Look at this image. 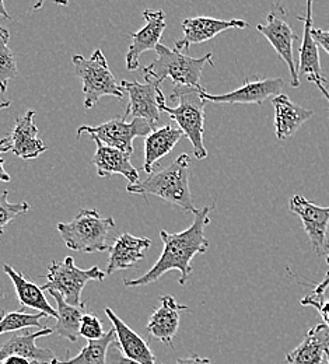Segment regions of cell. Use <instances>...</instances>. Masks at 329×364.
I'll return each instance as SVG.
<instances>
[{
    "label": "cell",
    "mask_w": 329,
    "mask_h": 364,
    "mask_svg": "<svg viewBox=\"0 0 329 364\" xmlns=\"http://www.w3.org/2000/svg\"><path fill=\"white\" fill-rule=\"evenodd\" d=\"M10 150H11V137L7 136L4 139H0V181L1 182L11 181V177L7 174V171L3 167L4 160L1 159V154L7 153Z\"/></svg>",
    "instance_id": "836d02e7"
},
{
    "label": "cell",
    "mask_w": 329,
    "mask_h": 364,
    "mask_svg": "<svg viewBox=\"0 0 329 364\" xmlns=\"http://www.w3.org/2000/svg\"><path fill=\"white\" fill-rule=\"evenodd\" d=\"M327 258V262H328L329 265V252L328 255L325 257ZM329 289V271L325 274V277H324V280L321 282V283H318L317 286H315V289H314V291L311 293V296L313 297H315V299H324V293L327 291Z\"/></svg>",
    "instance_id": "d590c367"
},
{
    "label": "cell",
    "mask_w": 329,
    "mask_h": 364,
    "mask_svg": "<svg viewBox=\"0 0 329 364\" xmlns=\"http://www.w3.org/2000/svg\"><path fill=\"white\" fill-rule=\"evenodd\" d=\"M47 1H52V3H56L59 6H68L69 4V0H38L36 4H34V10H40Z\"/></svg>",
    "instance_id": "f35d334b"
},
{
    "label": "cell",
    "mask_w": 329,
    "mask_h": 364,
    "mask_svg": "<svg viewBox=\"0 0 329 364\" xmlns=\"http://www.w3.org/2000/svg\"><path fill=\"white\" fill-rule=\"evenodd\" d=\"M114 228V218H102L95 209H82L72 222L56 225L69 250L86 254L108 251L109 232Z\"/></svg>",
    "instance_id": "277c9868"
},
{
    "label": "cell",
    "mask_w": 329,
    "mask_h": 364,
    "mask_svg": "<svg viewBox=\"0 0 329 364\" xmlns=\"http://www.w3.org/2000/svg\"><path fill=\"white\" fill-rule=\"evenodd\" d=\"M1 364H33L31 360L26 359V358H20V356H10L7 359H4Z\"/></svg>",
    "instance_id": "74e56055"
},
{
    "label": "cell",
    "mask_w": 329,
    "mask_h": 364,
    "mask_svg": "<svg viewBox=\"0 0 329 364\" xmlns=\"http://www.w3.org/2000/svg\"><path fill=\"white\" fill-rule=\"evenodd\" d=\"M102 331V322L95 314L86 313V316L80 322V336H83L87 341H97L104 336Z\"/></svg>",
    "instance_id": "4dcf8cb0"
},
{
    "label": "cell",
    "mask_w": 329,
    "mask_h": 364,
    "mask_svg": "<svg viewBox=\"0 0 329 364\" xmlns=\"http://www.w3.org/2000/svg\"><path fill=\"white\" fill-rule=\"evenodd\" d=\"M105 314L117 332V343L124 356L141 364H157L153 350L139 333L125 323L124 319L119 318L109 307L105 309Z\"/></svg>",
    "instance_id": "44dd1931"
},
{
    "label": "cell",
    "mask_w": 329,
    "mask_h": 364,
    "mask_svg": "<svg viewBox=\"0 0 329 364\" xmlns=\"http://www.w3.org/2000/svg\"><path fill=\"white\" fill-rule=\"evenodd\" d=\"M0 17L6 18V20H11L9 11L6 10V6H4V0H0Z\"/></svg>",
    "instance_id": "ab89813d"
},
{
    "label": "cell",
    "mask_w": 329,
    "mask_h": 364,
    "mask_svg": "<svg viewBox=\"0 0 329 364\" xmlns=\"http://www.w3.org/2000/svg\"><path fill=\"white\" fill-rule=\"evenodd\" d=\"M1 269L13 282L18 303L23 307L38 310L40 313H44L48 318H58V311L49 304L43 287H40L36 283L26 279V276L23 273L17 272L10 265L4 264L1 267Z\"/></svg>",
    "instance_id": "cb8c5ba5"
},
{
    "label": "cell",
    "mask_w": 329,
    "mask_h": 364,
    "mask_svg": "<svg viewBox=\"0 0 329 364\" xmlns=\"http://www.w3.org/2000/svg\"><path fill=\"white\" fill-rule=\"evenodd\" d=\"M107 273L98 267L90 269H80L76 267L72 257H66L62 262L53 261L48 267L47 283L43 287L45 290L58 291L66 303L72 306L82 304V293L86 284L92 280L102 282Z\"/></svg>",
    "instance_id": "52a82bcc"
},
{
    "label": "cell",
    "mask_w": 329,
    "mask_h": 364,
    "mask_svg": "<svg viewBox=\"0 0 329 364\" xmlns=\"http://www.w3.org/2000/svg\"><path fill=\"white\" fill-rule=\"evenodd\" d=\"M34 118V111H27L24 117H18L10 135L11 151L23 160H34L48 150L47 144L38 137V128Z\"/></svg>",
    "instance_id": "ffe728a7"
},
{
    "label": "cell",
    "mask_w": 329,
    "mask_h": 364,
    "mask_svg": "<svg viewBox=\"0 0 329 364\" xmlns=\"http://www.w3.org/2000/svg\"><path fill=\"white\" fill-rule=\"evenodd\" d=\"M329 350V328L323 322L311 328L303 342L286 356L287 364H323Z\"/></svg>",
    "instance_id": "603a6c76"
},
{
    "label": "cell",
    "mask_w": 329,
    "mask_h": 364,
    "mask_svg": "<svg viewBox=\"0 0 329 364\" xmlns=\"http://www.w3.org/2000/svg\"><path fill=\"white\" fill-rule=\"evenodd\" d=\"M188 307L178 304L173 296H163L160 307L154 310L147 322V333L166 346L174 348L173 341L178 332L180 313Z\"/></svg>",
    "instance_id": "e0dca14e"
},
{
    "label": "cell",
    "mask_w": 329,
    "mask_h": 364,
    "mask_svg": "<svg viewBox=\"0 0 329 364\" xmlns=\"http://www.w3.org/2000/svg\"><path fill=\"white\" fill-rule=\"evenodd\" d=\"M97 143V151L93 157V164L97 168L98 177H112V176H124L129 185L141 181L139 171L131 163V154L107 146L95 139Z\"/></svg>",
    "instance_id": "d6986e66"
},
{
    "label": "cell",
    "mask_w": 329,
    "mask_h": 364,
    "mask_svg": "<svg viewBox=\"0 0 329 364\" xmlns=\"http://www.w3.org/2000/svg\"><path fill=\"white\" fill-rule=\"evenodd\" d=\"M7 196V191L0 193V235L4 232V228H7L9 223H11L17 216L24 215L30 210V205L27 202L10 203Z\"/></svg>",
    "instance_id": "f546056e"
},
{
    "label": "cell",
    "mask_w": 329,
    "mask_h": 364,
    "mask_svg": "<svg viewBox=\"0 0 329 364\" xmlns=\"http://www.w3.org/2000/svg\"><path fill=\"white\" fill-rule=\"evenodd\" d=\"M157 58L141 73L146 82H154L161 85L167 77L173 80L176 86H184L192 89H202L199 85L203 68L213 63V53H206L202 58H190L177 48L158 44L154 49Z\"/></svg>",
    "instance_id": "3957f363"
},
{
    "label": "cell",
    "mask_w": 329,
    "mask_h": 364,
    "mask_svg": "<svg viewBox=\"0 0 329 364\" xmlns=\"http://www.w3.org/2000/svg\"><path fill=\"white\" fill-rule=\"evenodd\" d=\"M10 105H11V102H10V101H3V102H0V111H1V109L9 108Z\"/></svg>",
    "instance_id": "b9f144b4"
},
{
    "label": "cell",
    "mask_w": 329,
    "mask_h": 364,
    "mask_svg": "<svg viewBox=\"0 0 329 364\" xmlns=\"http://www.w3.org/2000/svg\"><path fill=\"white\" fill-rule=\"evenodd\" d=\"M117 341V332L114 326L97 341H89V343L80 350V353L69 360L55 359L52 364H107V353L109 346Z\"/></svg>",
    "instance_id": "4316f807"
},
{
    "label": "cell",
    "mask_w": 329,
    "mask_h": 364,
    "mask_svg": "<svg viewBox=\"0 0 329 364\" xmlns=\"http://www.w3.org/2000/svg\"><path fill=\"white\" fill-rule=\"evenodd\" d=\"M311 36L315 41L317 46H323L324 50L329 55V30H321V28H314L311 30Z\"/></svg>",
    "instance_id": "e575fe53"
},
{
    "label": "cell",
    "mask_w": 329,
    "mask_h": 364,
    "mask_svg": "<svg viewBox=\"0 0 329 364\" xmlns=\"http://www.w3.org/2000/svg\"><path fill=\"white\" fill-rule=\"evenodd\" d=\"M315 0H306L304 13L300 14L297 18L304 24V33L301 38V46L298 48V76H306L311 83H323L327 85V79L323 75V68L320 62V52L318 46L315 44L311 30L313 24V4Z\"/></svg>",
    "instance_id": "9a60e30c"
},
{
    "label": "cell",
    "mask_w": 329,
    "mask_h": 364,
    "mask_svg": "<svg viewBox=\"0 0 329 364\" xmlns=\"http://www.w3.org/2000/svg\"><path fill=\"white\" fill-rule=\"evenodd\" d=\"M151 131V125L144 119L135 118L128 122L124 117H117L98 127H80L77 129V137L82 136L83 134H89L93 139H98L101 143L119 149L132 156L134 139L146 137Z\"/></svg>",
    "instance_id": "9c48e42d"
},
{
    "label": "cell",
    "mask_w": 329,
    "mask_h": 364,
    "mask_svg": "<svg viewBox=\"0 0 329 364\" xmlns=\"http://www.w3.org/2000/svg\"><path fill=\"white\" fill-rule=\"evenodd\" d=\"M151 240L146 237H135L129 232L119 234L112 247L109 248V258L107 264V276L135 267L139 261L144 259L146 251L150 248Z\"/></svg>",
    "instance_id": "2e32d148"
},
{
    "label": "cell",
    "mask_w": 329,
    "mask_h": 364,
    "mask_svg": "<svg viewBox=\"0 0 329 364\" xmlns=\"http://www.w3.org/2000/svg\"><path fill=\"white\" fill-rule=\"evenodd\" d=\"M75 73L83 83L85 92V108L92 109L102 97L124 98V89L112 75L108 62L101 49H97L86 59L82 55L72 58Z\"/></svg>",
    "instance_id": "8992f818"
},
{
    "label": "cell",
    "mask_w": 329,
    "mask_h": 364,
    "mask_svg": "<svg viewBox=\"0 0 329 364\" xmlns=\"http://www.w3.org/2000/svg\"><path fill=\"white\" fill-rule=\"evenodd\" d=\"M48 293L56 301V311H58V322L53 331L68 339L69 342H76L80 335V322L87 313V304L82 303L80 306H72L65 301V299L55 290H48Z\"/></svg>",
    "instance_id": "484cf974"
},
{
    "label": "cell",
    "mask_w": 329,
    "mask_h": 364,
    "mask_svg": "<svg viewBox=\"0 0 329 364\" xmlns=\"http://www.w3.org/2000/svg\"><path fill=\"white\" fill-rule=\"evenodd\" d=\"M213 206H206L196 209L193 223L187 230L180 232H168L166 230L160 231L161 241L164 244L160 258L156 261L149 272L141 274L138 279H126L124 284L126 287L147 286L157 282L163 274L170 271L180 272V284L184 286L192 273V259L198 254H205L209 248V241L205 237V228L210 223L209 213Z\"/></svg>",
    "instance_id": "6da1fadb"
},
{
    "label": "cell",
    "mask_w": 329,
    "mask_h": 364,
    "mask_svg": "<svg viewBox=\"0 0 329 364\" xmlns=\"http://www.w3.org/2000/svg\"><path fill=\"white\" fill-rule=\"evenodd\" d=\"M121 86L129 95V104L124 118L126 121L128 118L144 119L153 129H156V125L160 121V107L167 104V98L160 89V85L154 82L139 83L124 80L121 82Z\"/></svg>",
    "instance_id": "30bf717a"
},
{
    "label": "cell",
    "mask_w": 329,
    "mask_h": 364,
    "mask_svg": "<svg viewBox=\"0 0 329 364\" xmlns=\"http://www.w3.org/2000/svg\"><path fill=\"white\" fill-rule=\"evenodd\" d=\"M48 318L44 313L38 314H27L24 311H0V335L7 332H16L20 329H28V328H40L44 329L45 326L41 323V318Z\"/></svg>",
    "instance_id": "f1b7e54d"
},
{
    "label": "cell",
    "mask_w": 329,
    "mask_h": 364,
    "mask_svg": "<svg viewBox=\"0 0 329 364\" xmlns=\"http://www.w3.org/2000/svg\"><path fill=\"white\" fill-rule=\"evenodd\" d=\"M52 328H44L38 332H26L23 335H14L3 343L0 348V363L10 356L26 358L34 363L52 364L56 359L53 352L49 349L40 348L37 339L53 333Z\"/></svg>",
    "instance_id": "ac0fdd59"
},
{
    "label": "cell",
    "mask_w": 329,
    "mask_h": 364,
    "mask_svg": "<svg viewBox=\"0 0 329 364\" xmlns=\"http://www.w3.org/2000/svg\"><path fill=\"white\" fill-rule=\"evenodd\" d=\"M233 28H248V23L244 20H219L207 16H199V17H189L183 21V31L184 37L183 40H178L176 43V48L181 52L188 50L189 46H196L206 43L215 37H217L220 33L233 30Z\"/></svg>",
    "instance_id": "5bb4252c"
},
{
    "label": "cell",
    "mask_w": 329,
    "mask_h": 364,
    "mask_svg": "<svg viewBox=\"0 0 329 364\" xmlns=\"http://www.w3.org/2000/svg\"><path fill=\"white\" fill-rule=\"evenodd\" d=\"M283 79H258L251 80L245 79L244 85L237 90L227 92V94H209L203 89L202 97L210 102L219 104H255L262 105L268 98H275L276 95L282 94Z\"/></svg>",
    "instance_id": "7c38bea8"
},
{
    "label": "cell",
    "mask_w": 329,
    "mask_h": 364,
    "mask_svg": "<svg viewBox=\"0 0 329 364\" xmlns=\"http://www.w3.org/2000/svg\"><path fill=\"white\" fill-rule=\"evenodd\" d=\"M10 33L7 28L0 27V92H6L9 82L18 75L14 53L9 46Z\"/></svg>",
    "instance_id": "83f0119b"
},
{
    "label": "cell",
    "mask_w": 329,
    "mask_h": 364,
    "mask_svg": "<svg viewBox=\"0 0 329 364\" xmlns=\"http://www.w3.org/2000/svg\"><path fill=\"white\" fill-rule=\"evenodd\" d=\"M107 364H141L132 359H128L126 356H124V353L121 352L117 341L109 346L108 353H107Z\"/></svg>",
    "instance_id": "d6a6232c"
},
{
    "label": "cell",
    "mask_w": 329,
    "mask_h": 364,
    "mask_svg": "<svg viewBox=\"0 0 329 364\" xmlns=\"http://www.w3.org/2000/svg\"><path fill=\"white\" fill-rule=\"evenodd\" d=\"M177 364H212L209 359H205V358H200L198 356L196 353L190 355L189 358H184V359H178Z\"/></svg>",
    "instance_id": "8d00e7d4"
},
{
    "label": "cell",
    "mask_w": 329,
    "mask_h": 364,
    "mask_svg": "<svg viewBox=\"0 0 329 364\" xmlns=\"http://www.w3.org/2000/svg\"><path fill=\"white\" fill-rule=\"evenodd\" d=\"M325 356H327V360H328V364H329V350H328V352H327V355H325Z\"/></svg>",
    "instance_id": "7bdbcfd3"
},
{
    "label": "cell",
    "mask_w": 329,
    "mask_h": 364,
    "mask_svg": "<svg viewBox=\"0 0 329 364\" xmlns=\"http://www.w3.org/2000/svg\"><path fill=\"white\" fill-rule=\"evenodd\" d=\"M144 27L138 33L131 34V44L126 52V69L134 72L139 68V58L144 52L156 49L160 44L164 30L167 28L166 13L163 10H144Z\"/></svg>",
    "instance_id": "4fadbf2b"
},
{
    "label": "cell",
    "mask_w": 329,
    "mask_h": 364,
    "mask_svg": "<svg viewBox=\"0 0 329 364\" xmlns=\"http://www.w3.org/2000/svg\"><path fill=\"white\" fill-rule=\"evenodd\" d=\"M189 167L190 157L188 154L178 156L170 166L161 170H153L144 181L128 185L126 191L135 195H154L166 202L181 208L185 212L195 213L196 208L192 200L189 188Z\"/></svg>",
    "instance_id": "7a4b0ae2"
},
{
    "label": "cell",
    "mask_w": 329,
    "mask_h": 364,
    "mask_svg": "<svg viewBox=\"0 0 329 364\" xmlns=\"http://www.w3.org/2000/svg\"><path fill=\"white\" fill-rule=\"evenodd\" d=\"M301 306H310L314 307L324 319V323L329 328V300H324V299H315L311 294L304 297L301 300Z\"/></svg>",
    "instance_id": "1f68e13d"
},
{
    "label": "cell",
    "mask_w": 329,
    "mask_h": 364,
    "mask_svg": "<svg viewBox=\"0 0 329 364\" xmlns=\"http://www.w3.org/2000/svg\"><path fill=\"white\" fill-rule=\"evenodd\" d=\"M272 105L275 109V132L279 140L293 136L314 115L313 109L293 102L286 94L272 98Z\"/></svg>",
    "instance_id": "7402d4cb"
},
{
    "label": "cell",
    "mask_w": 329,
    "mask_h": 364,
    "mask_svg": "<svg viewBox=\"0 0 329 364\" xmlns=\"http://www.w3.org/2000/svg\"><path fill=\"white\" fill-rule=\"evenodd\" d=\"M315 86H317V87H318V89H320V90H321V92H323V94H324V97H325V98H327V100H328V101H329V92H328V90H327V89H325V86H324V85H323V83H317V85H315Z\"/></svg>",
    "instance_id": "60d3db41"
},
{
    "label": "cell",
    "mask_w": 329,
    "mask_h": 364,
    "mask_svg": "<svg viewBox=\"0 0 329 364\" xmlns=\"http://www.w3.org/2000/svg\"><path fill=\"white\" fill-rule=\"evenodd\" d=\"M202 89H192L184 86H176L170 95V100L178 101V105L171 108L167 104L160 107V111L168 114L176 121L184 135L188 137L193 147V154L198 160L207 157V150L203 144L205 134V105L206 100L202 97Z\"/></svg>",
    "instance_id": "5b68a950"
},
{
    "label": "cell",
    "mask_w": 329,
    "mask_h": 364,
    "mask_svg": "<svg viewBox=\"0 0 329 364\" xmlns=\"http://www.w3.org/2000/svg\"><path fill=\"white\" fill-rule=\"evenodd\" d=\"M288 209L297 215L303 223L308 240L320 257H327L329 252L328 226L329 206L321 208L307 200L301 195H294L288 200Z\"/></svg>",
    "instance_id": "8fae6325"
},
{
    "label": "cell",
    "mask_w": 329,
    "mask_h": 364,
    "mask_svg": "<svg viewBox=\"0 0 329 364\" xmlns=\"http://www.w3.org/2000/svg\"><path fill=\"white\" fill-rule=\"evenodd\" d=\"M184 136L185 135L181 129H176L171 125L153 129L147 136L144 137L143 171L146 174H150L153 171L154 164L160 159L167 156Z\"/></svg>",
    "instance_id": "d4e9b609"
},
{
    "label": "cell",
    "mask_w": 329,
    "mask_h": 364,
    "mask_svg": "<svg viewBox=\"0 0 329 364\" xmlns=\"http://www.w3.org/2000/svg\"><path fill=\"white\" fill-rule=\"evenodd\" d=\"M287 17H288L287 10L283 7L281 3H275L266 17V24H258L257 31L259 34H262L269 41V44L274 46L276 53L287 65L288 72H290V79H291L290 86L294 89H298L300 87V76L296 69L294 49H293L294 41L298 40V37H297V34L293 33Z\"/></svg>",
    "instance_id": "ba28073f"
}]
</instances>
